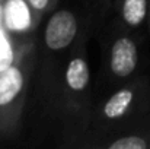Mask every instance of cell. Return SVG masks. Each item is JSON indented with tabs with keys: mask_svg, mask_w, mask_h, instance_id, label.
<instances>
[{
	"mask_svg": "<svg viewBox=\"0 0 150 149\" xmlns=\"http://www.w3.org/2000/svg\"><path fill=\"white\" fill-rule=\"evenodd\" d=\"M149 24H150V13H149Z\"/></svg>",
	"mask_w": 150,
	"mask_h": 149,
	"instance_id": "cell-12",
	"label": "cell"
},
{
	"mask_svg": "<svg viewBox=\"0 0 150 149\" xmlns=\"http://www.w3.org/2000/svg\"><path fill=\"white\" fill-rule=\"evenodd\" d=\"M32 64V48L9 67L0 70V135L15 132L26 98L28 78Z\"/></svg>",
	"mask_w": 150,
	"mask_h": 149,
	"instance_id": "cell-1",
	"label": "cell"
},
{
	"mask_svg": "<svg viewBox=\"0 0 150 149\" xmlns=\"http://www.w3.org/2000/svg\"><path fill=\"white\" fill-rule=\"evenodd\" d=\"M29 46H22V47H15V43L12 40V35L0 26V70L12 66Z\"/></svg>",
	"mask_w": 150,
	"mask_h": 149,
	"instance_id": "cell-8",
	"label": "cell"
},
{
	"mask_svg": "<svg viewBox=\"0 0 150 149\" xmlns=\"http://www.w3.org/2000/svg\"><path fill=\"white\" fill-rule=\"evenodd\" d=\"M1 13H3V0H0V26H1Z\"/></svg>",
	"mask_w": 150,
	"mask_h": 149,
	"instance_id": "cell-11",
	"label": "cell"
},
{
	"mask_svg": "<svg viewBox=\"0 0 150 149\" xmlns=\"http://www.w3.org/2000/svg\"><path fill=\"white\" fill-rule=\"evenodd\" d=\"M37 21L38 15L32 10L26 0H3L1 26L12 37L31 32Z\"/></svg>",
	"mask_w": 150,
	"mask_h": 149,
	"instance_id": "cell-4",
	"label": "cell"
},
{
	"mask_svg": "<svg viewBox=\"0 0 150 149\" xmlns=\"http://www.w3.org/2000/svg\"><path fill=\"white\" fill-rule=\"evenodd\" d=\"M91 81V72L86 57L76 56L71 57L64 70V82L71 92L82 94L88 89Z\"/></svg>",
	"mask_w": 150,
	"mask_h": 149,
	"instance_id": "cell-6",
	"label": "cell"
},
{
	"mask_svg": "<svg viewBox=\"0 0 150 149\" xmlns=\"http://www.w3.org/2000/svg\"><path fill=\"white\" fill-rule=\"evenodd\" d=\"M28 3H29V6L32 7V10L40 16L41 13H44V12H47L48 10V7H51V4H52V0H26Z\"/></svg>",
	"mask_w": 150,
	"mask_h": 149,
	"instance_id": "cell-10",
	"label": "cell"
},
{
	"mask_svg": "<svg viewBox=\"0 0 150 149\" xmlns=\"http://www.w3.org/2000/svg\"><path fill=\"white\" fill-rule=\"evenodd\" d=\"M79 34V22L76 15L69 9H58L50 16L45 31L44 43L51 51H61L73 44Z\"/></svg>",
	"mask_w": 150,
	"mask_h": 149,
	"instance_id": "cell-2",
	"label": "cell"
},
{
	"mask_svg": "<svg viewBox=\"0 0 150 149\" xmlns=\"http://www.w3.org/2000/svg\"><path fill=\"white\" fill-rule=\"evenodd\" d=\"M137 88L136 85H128L125 88H121L117 91L111 98L103 104L102 107V115L108 120H120L124 115H127L131 110V107L136 102Z\"/></svg>",
	"mask_w": 150,
	"mask_h": 149,
	"instance_id": "cell-5",
	"label": "cell"
},
{
	"mask_svg": "<svg viewBox=\"0 0 150 149\" xmlns=\"http://www.w3.org/2000/svg\"><path fill=\"white\" fill-rule=\"evenodd\" d=\"M108 149H150V136L146 135H128L111 142Z\"/></svg>",
	"mask_w": 150,
	"mask_h": 149,
	"instance_id": "cell-9",
	"label": "cell"
},
{
	"mask_svg": "<svg viewBox=\"0 0 150 149\" xmlns=\"http://www.w3.org/2000/svg\"><path fill=\"white\" fill-rule=\"evenodd\" d=\"M139 66V47L133 37L120 35L109 48V70L118 78L131 76Z\"/></svg>",
	"mask_w": 150,
	"mask_h": 149,
	"instance_id": "cell-3",
	"label": "cell"
},
{
	"mask_svg": "<svg viewBox=\"0 0 150 149\" xmlns=\"http://www.w3.org/2000/svg\"><path fill=\"white\" fill-rule=\"evenodd\" d=\"M120 13L124 25L136 29L149 19L150 0H121Z\"/></svg>",
	"mask_w": 150,
	"mask_h": 149,
	"instance_id": "cell-7",
	"label": "cell"
}]
</instances>
